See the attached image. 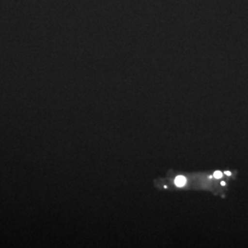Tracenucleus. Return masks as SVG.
<instances>
[{"mask_svg":"<svg viewBox=\"0 0 248 248\" xmlns=\"http://www.w3.org/2000/svg\"><path fill=\"white\" fill-rule=\"evenodd\" d=\"M225 174H226L227 176H230L231 172H229V171H226V172H225Z\"/></svg>","mask_w":248,"mask_h":248,"instance_id":"obj_3","label":"nucleus"},{"mask_svg":"<svg viewBox=\"0 0 248 248\" xmlns=\"http://www.w3.org/2000/svg\"><path fill=\"white\" fill-rule=\"evenodd\" d=\"M213 177H216V178H221L222 177V173L220 171H215L213 174Z\"/></svg>","mask_w":248,"mask_h":248,"instance_id":"obj_2","label":"nucleus"},{"mask_svg":"<svg viewBox=\"0 0 248 248\" xmlns=\"http://www.w3.org/2000/svg\"><path fill=\"white\" fill-rule=\"evenodd\" d=\"M186 177H177L175 178V184H176L177 186H184V185L186 184Z\"/></svg>","mask_w":248,"mask_h":248,"instance_id":"obj_1","label":"nucleus"}]
</instances>
